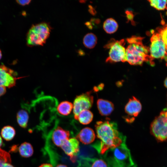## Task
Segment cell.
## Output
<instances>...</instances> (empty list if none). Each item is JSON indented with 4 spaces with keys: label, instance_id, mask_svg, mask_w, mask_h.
Segmentation results:
<instances>
[{
    "label": "cell",
    "instance_id": "obj_14",
    "mask_svg": "<svg viewBox=\"0 0 167 167\" xmlns=\"http://www.w3.org/2000/svg\"><path fill=\"white\" fill-rule=\"evenodd\" d=\"M76 138L82 143L88 144L92 143L95 138V135L91 128L86 127L82 129L78 134Z\"/></svg>",
    "mask_w": 167,
    "mask_h": 167
},
{
    "label": "cell",
    "instance_id": "obj_1",
    "mask_svg": "<svg viewBox=\"0 0 167 167\" xmlns=\"http://www.w3.org/2000/svg\"><path fill=\"white\" fill-rule=\"evenodd\" d=\"M95 127L100 141L93 146L101 154L119 146L126 141L125 137L118 131L117 124L109 119L97 122Z\"/></svg>",
    "mask_w": 167,
    "mask_h": 167
},
{
    "label": "cell",
    "instance_id": "obj_6",
    "mask_svg": "<svg viewBox=\"0 0 167 167\" xmlns=\"http://www.w3.org/2000/svg\"><path fill=\"white\" fill-rule=\"evenodd\" d=\"M125 44L124 39L119 41L111 40L105 47L109 49V56L106 59V62L112 63L126 62V49L124 46Z\"/></svg>",
    "mask_w": 167,
    "mask_h": 167
},
{
    "label": "cell",
    "instance_id": "obj_27",
    "mask_svg": "<svg viewBox=\"0 0 167 167\" xmlns=\"http://www.w3.org/2000/svg\"><path fill=\"white\" fill-rule=\"evenodd\" d=\"M38 167H53L52 165L49 163H43L41 164Z\"/></svg>",
    "mask_w": 167,
    "mask_h": 167
},
{
    "label": "cell",
    "instance_id": "obj_19",
    "mask_svg": "<svg viewBox=\"0 0 167 167\" xmlns=\"http://www.w3.org/2000/svg\"><path fill=\"white\" fill-rule=\"evenodd\" d=\"M103 27L107 33L111 34L114 33L117 30L118 28V24L114 19L112 18H109L105 21Z\"/></svg>",
    "mask_w": 167,
    "mask_h": 167
},
{
    "label": "cell",
    "instance_id": "obj_26",
    "mask_svg": "<svg viewBox=\"0 0 167 167\" xmlns=\"http://www.w3.org/2000/svg\"><path fill=\"white\" fill-rule=\"evenodd\" d=\"M16 2L21 5L25 6L29 4L31 2V0H16Z\"/></svg>",
    "mask_w": 167,
    "mask_h": 167
},
{
    "label": "cell",
    "instance_id": "obj_12",
    "mask_svg": "<svg viewBox=\"0 0 167 167\" xmlns=\"http://www.w3.org/2000/svg\"><path fill=\"white\" fill-rule=\"evenodd\" d=\"M70 132L60 126L57 127L53 131L52 140L56 146L61 147L63 143L69 139Z\"/></svg>",
    "mask_w": 167,
    "mask_h": 167
},
{
    "label": "cell",
    "instance_id": "obj_18",
    "mask_svg": "<svg viewBox=\"0 0 167 167\" xmlns=\"http://www.w3.org/2000/svg\"><path fill=\"white\" fill-rule=\"evenodd\" d=\"M93 118V113L89 109H87L81 111L79 114L76 120L82 124L87 125L92 121Z\"/></svg>",
    "mask_w": 167,
    "mask_h": 167
},
{
    "label": "cell",
    "instance_id": "obj_28",
    "mask_svg": "<svg viewBox=\"0 0 167 167\" xmlns=\"http://www.w3.org/2000/svg\"><path fill=\"white\" fill-rule=\"evenodd\" d=\"M18 147L16 145L13 146L11 149L10 151L11 152H15L18 150Z\"/></svg>",
    "mask_w": 167,
    "mask_h": 167
},
{
    "label": "cell",
    "instance_id": "obj_20",
    "mask_svg": "<svg viewBox=\"0 0 167 167\" xmlns=\"http://www.w3.org/2000/svg\"><path fill=\"white\" fill-rule=\"evenodd\" d=\"M17 122L22 127L25 128L27 127L29 119L28 112L24 109H21L17 113L16 115Z\"/></svg>",
    "mask_w": 167,
    "mask_h": 167
},
{
    "label": "cell",
    "instance_id": "obj_34",
    "mask_svg": "<svg viewBox=\"0 0 167 167\" xmlns=\"http://www.w3.org/2000/svg\"><path fill=\"white\" fill-rule=\"evenodd\" d=\"M1 96L0 95V96Z\"/></svg>",
    "mask_w": 167,
    "mask_h": 167
},
{
    "label": "cell",
    "instance_id": "obj_8",
    "mask_svg": "<svg viewBox=\"0 0 167 167\" xmlns=\"http://www.w3.org/2000/svg\"><path fill=\"white\" fill-rule=\"evenodd\" d=\"M90 92H87L77 96L73 104L74 117L76 120L79 113L82 111L90 109L92 106L93 97Z\"/></svg>",
    "mask_w": 167,
    "mask_h": 167
},
{
    "label": "cell",
    "instance_id": "obj_30",
    "mask_svg": "<svg viewBox=\"0 0 167 167\" xmlns=\"http://www.w3.org/2000/svg\"><path fill=\"white\" fill-rule=\"evenodd\" d=\"M164 85L165 87L167 88V77L166 78L164 81Z\"/></svg>",
    "mask_w": 167,
    "mask_h": 167
},
{
    "label": "cell",
    "instance_id": "obj_33",
    "mask_svg": "<svg viewBox=\"0 0 167 167\" xmlns=\"http://www.w3.org/2000/svg\"><path fill=\"white\" fill-rule=\"evenodd\" d=\"M2 57V51L0 49V60L1 59Z\"/></svg>",
    "mask_w": 167,
    "mask_h": 167
},
{
    "label": "cell",
    "instance_id": "obj_31",
    "mask_svg": "<svg viewBox=\"0 0 167 167\" xmlns=\"http://www.w3.org/2000/svg\"><path fill=\"white\" fill-rule=\"evenodd\" d=\"M165 116L167 118V108L163 111Z\"/></svg>",
    "mask_w": 167,
    "mask_h": 167
},
{
    "label": "cell",
    "instance_id": "obj_2",
    "mask_svg": "<svg viewBox=\"0 0 167 167\" xmlns=\"http://www.w3.org/2000/svg\"><path fill=\"white\" fill-rule=\"evenodd\" d=\"M143 37L135 36L126 39L128 45L126 49V62L133 65H142L149 60V48L143 43Z\"/></svg>",
    "mask_w": 167,
    "mask_h": 167
},
{
    "label": "cell",
    "instance_id": "obj_7",
    "mask_svg": "<svg viewBox=\"0 0 167 167\" xmlns=\"http://www.w3.org/2000/svg\"><path fill=\"white\" fill-rule=\"evenodd\" d=\"M150 131L158 141L161 142L167 140V118L163 111L152 122Z\"/></svg>",
    "mask_w": 167,
    "mask_h": 167
},
{
    "label": "cell",
    "instance_id": "obj_23",
    "mask_svg": "<svg viewBox=\"0 0 167 167\" xmlns=\"http://www.w3.org/2000/svg\"><path fill=\"white\" fill-rule=\"evenodd\" d=\"M1 133L3 139L6 141H9L14 138L15 134V131L13 127L7 126L2 128Z\"/></svg>",
    "mask_w": 167,
    "mask_h": 167
},
{
    "label": "cell",
    "instance_id": "obj_11",
    "mask_svg": "<svg viewBox=\"0 0 167 167\" xmlns=\"http://www.w3.org/2000/svg\"><path fill=\"white\" fill-rule=\"evenodd\" d=\"M83 158L81 167H113L105 155L103 157L99 158Z\"/></svg>",
    "mask_w": 167,
    "mask_h": 167
},
{
    "label": "cell",
    "instance_id": "obj_17",
    "mask_svg": "<svg viewBox=\"0 0 167 167\" xmlns=\"http://www.w3.org/2000/svg\"><path fill=\"white\" fill-rule=\"evenodd\" d=\"M73 108V104L67 101L61 102L57 108L58 112L60 114L67 116L70 113Z\"/></svg>",
    "mask_w": 167,
    "mask_h": 167
},
{
    "label": "cell",
    "instance_id": "obj_13",
    "mask_svg": "<svg viewBox=\"0 0 167 167\" xmlns=\"http://www.w3.org/2000/svg\"><path fill=\"white\" fill-rule=\"evenodd\" d=\"M142 109L140 101L134 96L129 99L125 107V112L128 115L134 117L137 116Z\"/></svg>",
    "mask_w": 167,
    "mask_h": 167
},
{
    "label": "cell",
    "instance_id": "obj_10",
    "mask_svg": "<svg viewBox=\"0 0 167 167\" xmlns=\"http://www.w3.org/2000/svg\"><path fill=\"white\" fill-rule=\"evenodd\" d=\"M65 153L70 156L71 161L75 163L79 151V142L75 138H69L61 147Z\"/></svg>",
    "mask_w": 167,
    "mask_h": 167
},
{
    "label": "cell",
    "instance_id": "obj_15",
    "mask_svg": "<svg viewBox=\"0 0 167 167\" xmlns=\"http://www.w3.org/2000/svg\"><path fill=\"white\" fill-rule=\"evenodd\" d=\"M97 105L100 113L104 116L110 115L114 109V105L112 102L101 99L97 100Z\"/></svg>",
    "mask_w": 167,
    "mask_h": 167
},
{
    "label": "cell",
    "instance_id": "obj_24",
    "mask_svg": "<svg viewBox=\"0 0 167 167\" xmlns=\"http://www.w3.org/2000/svg\"><path fill=\"white\" fill-rule=\"evenodd\" d=\"M148 1L151 6L158 10H167V0H150Z\"/></svg>",
    "mask_w": 167,
    "mask_h": 167
},
{
    "label": "cell",
    "instance_id": "obj_4",
    "mask_svg": "<svg viewBox=\"0 0 167 167\" xmlns=\"http://www.w3.org/2000/svg\"><path fill=\"white\" fill-rule=\"evenodd\" d=\"M112 156L109 157L105 154L113 167H134L130 151L127 147L126 141L119 146L109 150Z\"/></svg>",
    "mask_w": 167,
    "mask_h": 167
},
{
    "label": "cell",
    "instance_id": "obj_9",
    "mask_svg": "<svg viewBox=\"0 0 167 167\" xmlns=\"http://www.w3.org/2000/svg\"><path fill=\"white\" fill-rule=\"evenodd\" d=\"M17 73L4 64L0 65V86L11 88L15 86L17 79Z\"/></svg>",
    "mask_w": 167,
    "mask_h": 167
},
{
    "label": "cell",
    "instance_id": "obj_3",
    "mask_svg": "<svg viewBox=\"0 0 167 167\" xmlns=\"http://www.w3.org/2000/svg\"><path fill=\"white\" fill-rule=\"evenodd\" d=\"M50 31V27L47 23L33 25L27 33V45L30 47L43 45L49 37Z\"/></svg>",
    "mask_w": 167,
    "mask_h": 167
},
{
    "label": "cell",
    "instance_id": "obj_32",
    "mask_svg": "<svg viewBox=\"0 0 167 167\" xmlns=\"http://www.w3.org/2000/svg\"><path fill=\"white\" fill-rule=\"evenodd\" d=\"M2 144H3L1 136H0V147L2 146Z\"/></svg>",
    "mask_w": 167,
    "mask_h": 167
},
{
    "label": "cell",
    "instance_id": "obj_29",
    "mask_svg": "<svg viewBox=\"0 0 167 167\" xmlns=\"http://www.w3.org/2000/svg\"><path fill=\"white\" fill-rule=\"evenodd\" d=\"M55 167H67V166L64 164H58Z\"/></svg>",
    "mask_w": 167,
    "mask_h": 167
},
{
    "label": "cell",
    "instance_id": "obj_22",
    "mask_svg": "<svg viewBox=\"0 0 167 167\" xmlns=\"http://www.w3.org/2000/svg\"><path fill=\"white\" fill-rule=\"evenodd\" d=\"M97 38L96 36L91 33H88L86 35L83 40L84 45L89 49L93 48L96 44Z\"/></svg>",
    "mask_w": 167,
    "mask_h": 167
},
{
    "label": "cell",
    "instance_id": "obj_5",
    "mask_svg": "<svg viewBox=\"0 0 167 167\" xmlns=\"http://www.w3.org/2000/svg\"><path fill=\"white\" fill-rule=\"evenodd\" d=\"M150 41L151 44L149 48V63L152 66H153L154 64L153 60L155 59L165 58L167 61L166 46L157 32L153 33Z\"/></svg>",
    "mask_w": 167,
    "mask_h": 167
},
{
    "label": "cell",
    "instance_id": "obj_16",
    "mask_svg": "<svg viewBox=\"0 0 167 167\" xmlns=\"http://www.w3.org/2000/svg\"><path fill=\"white\" fill-rule=\"evenodd\" d=\"M18 150L20 155L25 158L29 157L32 156L34 152L32 145L27 142L22 143L19 147Z\"/></svg>",
    "mask_w": 167,
    "mask_h": 167
},
{
    "label": "cell",
    "instance_id": "obj_25",
    "mask_svg": "<svg viewBox=\"0 0 167 167\" xmlns=\"http://www.w3.org/2000/svg\"><path fill=\"white\" fill-rule=\"evenodd\" d=\"M157 31L164 43L167 51V23L162 27L157 28Z\"/></svg>",
    "mask_w": 167,
    "mask_h": 167
},
{
    "label": "cell",
    "instance_id": "obj_21",
    "mask_svg": "<svg viewBox=\"0 0 167 167\" xmlns=\"http://www.w3.org/2000/svg\"><path fill=\"white\" fill-rule=\"evenodd\" d=\"M11 161L10 154L0 148V167H14Z\"/></svg>",
    "mask_w": 167,
    "mask_h": 167
}]
</instances>
